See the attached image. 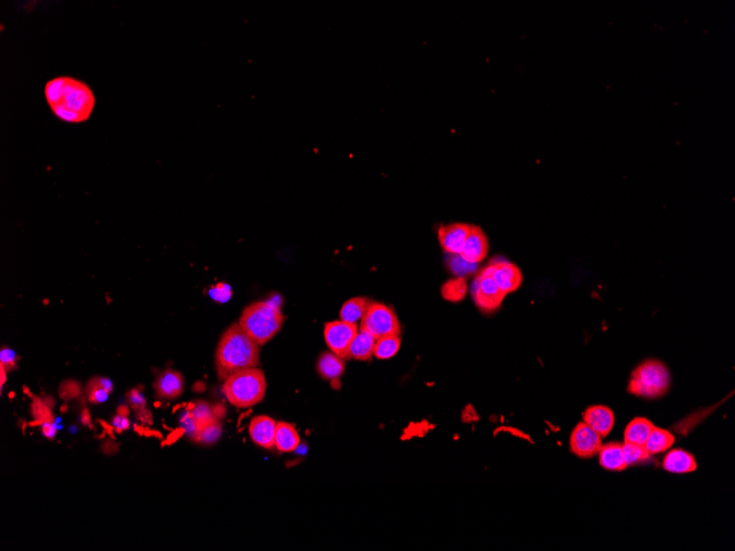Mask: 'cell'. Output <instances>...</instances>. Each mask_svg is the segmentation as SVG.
I'll return each mask as SVG.
<instances>
[{
	"instance_id": "1",
	"label": "cell",
	"mask_w": 735,
	"mask_h": 551,
	"mask_svg": "<svg viewBox=\"0 0 735 551\" xmlns=\"http://www.w3.org/2000/svg\"><path fill=\"white\" fill-rule=\"evenodd\" d=\"M45 95L54 115L65 123H84L95 108V96L90 87L71 76H60L49 81Z\"/></svg>"
},
{
	"instance_id": "2",
	"label": "cell",
	"mask_w": 735,
	"mask_h": 551,
	"mask_svg": "<svg viewBox=\"0 0 735 551\" xmlns=\"http://www.w3.org/2000/svg\"><path fill=\"white\" fill-rule=\"evenodd\" d=\"M259 344L253 342L239 324H232L223 333L216 349L215 363L219 378L225 381L241 370L260 364Z\"/></svg>"
},
{
	"instance_id": "3",
	"label": "cell",
	"mask_w": 735,
	"mask_h": 551,
	"mask_svg": "<svg viewBox=\"0 0 735 551\" xmlns=\"http://www.w3.org/2000/svg\"><path fill=\"white\" fill-rule=\"evenodd\" d=\"M284 320L286 317L274 303L257 302L243 309L238 324L253 342L263 346L281 331Z\"/></svg>"
},
{
	"instance_id": "4",
	"label": "cell",
	"mask_w": 735,
	"mask_h": 551,
	"mask_svg": "<svg viewBox=\"0 0 735 551\" xmlns=\"http://www.w3.org/2000/svg\"><path fill=\"white\" fill-rule=\"evenodd\" d=\"M221 389L232 405L237 409H248L264 398L266 376L262 370L258 368L241 370L228 376Z\"/></svg>"
},
{
	"instance_id": "5",
	"label": "cell",
	"mask_w": 735,
	"mask_h": 551,
	"mask_svg": "<svg viewBox=\"0 0 735 551\" xmlns=\"http://www.w3.org/2000/svg\"><path fill=\"white\" fill-rule=\"evenodd\" d=\"M671 374L665 364L647 360L633 371L629 392L645 398H660L669 391Z\"/></svg>"
},
{
	"instance_id": "6",
	"label": "cell",
	"mask_w": 735,
	"mask_h": 551,
	"mask_svg": "<svg viewBox=\"0 0 735 551\" xmlns=\"http://www.w3.org/2000/svg\"><path fill=\"white\" fill-rule=\"evenodd\" d=\"M360 331L371 335L375 340L386 336H401V325L397 313L381 303H370L361 319Z\"/></svg>"
},
{
	"instance_id": "7",
	"label": "cell",
	"mask_w": 735,
	"mask_h": 551,
	"mask_svg": "<svg viewBox=\"0 0 735 551\" xmlns=\"http://www.w3.org/2000/svg\"><path fill=\"white\" fill-rule=\"evenodd\" d=\"M471 294L475 305L482 311H495L498 309L506 295L495 284L488 268L481 272L473 283Z\"/></svg>"
},
{
	"instance_id": "8",
	"label": "cell",
	"mask_w": 735,
	"mask_h": 551,
	"mask_svg": "<svg viewBox=\"0 0 735 551\" xmlns=\"http://www.w3.org/2000/svg\"><path fill=\"white\" fill-rule=\"evenodd\" d=\"M358 331L357 324H350L344 320L326 322L324 328L325 342L332 353L344 360L349 359L350 346Z\"/></svg>"
},
{
	"instance_id": "9",
	"label": "cell",
	"mask_w": 735,
	"mask_h": 551,
	"mask_svg": "<svg viewBox=\"0 0 735 551\" xmlns=\"http://www.w3.org/2000/svg\"><path fill=\"white\" fill-rule=\"evenodd\" d=\"M602 447V437L584 423H579L571 436V449L580 458H591Z\"/></svg>"
},
{
	"instance_id": "10",
	"label": "cell",
	"mask_w": 735,
	"mask_h": 551,
	"mask_svg": "<svg viewBox=\"0 0 735 551\" xmlns=\"http://www.w3.org/2000/svg\"><path fill=\"white\" fill-rule=\"evenodd\" d=\"M490 274L495 280V284L506 294L516 291L522 285V272L515 264L506 260H495L489 266Z\"/></svg>"
},
{
	"instance_id": "11",
	"label": "cell",
	"mask_w": 735,
	"mask_h": 551,
	"mask_svg": "<svg viewBox=\"0 0 735 551\" xmlns=\"http://www.w3.org/2000/svg\"><path fill=\"white\" fill-rule=\"evenodd\" d=\"M488 252H489V241L486 238V233L482 231L480 227L470 225L469 233L459 255L470 264H478L486 257Z\"/></svg>"
},
{
	"instance_id": "12",
	"label": "cell",
	"mask_w": 735,
	"mask_h": 551,
	"mask_svg": "<svg viewBox=\"0 0 735 551\" xmlns=\"http://www.w3.org/2000/svg\"><path fill=\"white\" fill-rule=\"evenodd\" d=\"M470 231V225L451 224L440 226L438 229L439 244L450 255H460Z\"/></svg>"
},
{
	"instance_id": "13",
	"label": "cell",
	"mask_w": 735,
	"mask_h": 551,
	"mask_svg": "<svg viewBox=\"0 0 735 551\" xmlns=\"http://www.w3.org/2000/svg\"><path fill=\"white\" fill-rule=\"evenodd\" d=\"M275 431L277 423L271 417L266 415L255 417L249 425V435L252 441L268 450L275 447Z\"/></svg>"
},
{
	"instance_id": "14",
	"label": "cell",
	"mask_w": 735,
	"mask_h": 551,
	"mask_svg": "<svg viewBox=\"0 0 735 551\" xmlns=\"http://www.w3.org/2000/svg\"><path fill=\"white\" fill-rule=\"evenodd\" d=\"M184 379L181 373L166 370L154 382V389L161 400H175L184 392Z\"/></svg>"
},
{
	"instance_id": "15",
	"label": "cell",
	"mask_w": 735,
	"mask_h": 551,
	"mask_svg": "<svg viewBox=\"0 0 735 551\" xmlns=\"http://www.w3.org/2000/svg\"><path fill=\"white\" fill-rule=\"evenodd\" d=\"M614 414L607 406H591L584 411V423L601 437H607L614 426Z\"/></svg>"
},
{
	"instance_id": "16",
	"label": "cell",
	"mask_w": 735,
	"mask_h": 551,
	"mask_svg": "<svg viewBox=\"0 0 735 551\" xmlns=\"http://www.w3.org/2000/svg\"><path fill=\"white\" fill-rule=\"evenodd\" d=\"M662 467L671 473H689L696 470L697 463L690 453L676 449L666 454L662 461Z\"/></svg>"
},
{
	"instance_id": "17",
	"label": "cell",
	"mask_w": 735,
	"mask_h": 551,
	"mask_svg": "<svg viewBox=\"0 0 735 551\" xmlns=\"http://www.w3.org/2000/svg\"><path fill=\"white\" fill-rule=\"evenodd\" d=\"M599 461L602 467L610 471H622L627 467L624 460L622 445L618 442H610L602 446L599 451Z\"/></svg>"
},
{
	"instance_id": "18",
	"label": "cell",
	"mask_w": 735,
	"mask_h": 551,
	"mask_svg": "<svg viewBox=\"0 0 735 551\" xmlns=\"http://www.w3.org/2000/svg\"><path fill=\"white\" fill-rule=\"evenodd\" d=\"M299 442L301 439H299V433L297 429L294 428L293 425L286 422L277 423L274 444L279 452H293L297 450Z\"/></svg>"
},
{
	"instance_id": "19",
	"label": "cell",
	"mask_w": 735,
	"mask_h": 551,
	"mask_svg": "<svg viewBox=\"0 0 735 551\" xmlns=\"http://www.w3.org/2000/svg\"><path fill=\"white\" fill-rule=\"evenodd\" d=\"M317 371L325 380H337L345 371L344 359L334 353H322L317 361Z\"/></svg>"
},
{
	"instance_id": "20",
	"label": "cell",
	"mask_w": 735,
	"mask_h": 551,
	"mask_svg": "<svg viewBox=\"0 0 735 551\" xmlns=\"http://www.w3.org/2000/svg\"><path fill=\"white\" fill-rule=\"evenodd\" d=\"M654 428L655 426L649 420L643 417H638L626 427L624 439L627 444L644 446Z\"/></svg>"
},
{
	"instance_id": "21",
	"label": "cell",
	"mask_w": 735,
	"mask_h": 551,
	"mask_svg": "<svg viewBox=\"0 0 735 551\" xmlns=\"http://www.w3.org/2000/svg\"><path fill=\"white\" fill-rule=\"evenodd\" d=\"M375 339L359 329L353 344L350 346L349 359H356L360 361H368L373 357L375 353Z\"/></svg>"
},
{
	"instance_id": "22",
	"label": "cell",
	"mask_w": 735,
	"mask_h": 551,
	"mask_svg": "<svg viewBox=\"0 0 735 551\" xmlns=\"http://www.w3.org/2000/svg\"><path fill=\"white\" fill-rule=\"evenodd\" d=\"M188 411L190 413V417H192V420H193L197 433L219 420V417L216 415L215 409H214L213 406L207 403V402H203V400H199V402L192 404Z\"/></svg>"
},
{
	"instance_id": "23",
	"label": "cell",
	"mask_w": 735,
	"mask_h": 551,
	"mask_svg": "<svg viewBox=\"0 0 735 551\" xmlns=\"http://www.w3.org/2000/svg\"><path fill=\"white\" fill-rule=\"evenodd\" d=\"M112 389L114 385L110 379L95 376L87 382L85 394L90 403L98 405L108 400Z\"/></svg>"
},
{
	"instance_id": "24",
	"label": "cell",
	"mask_w": 735,
	"mask_h": 551,
	"mask_svg": "<svg viewBox=\"0 0 735 551\" xmlns=\"http://www.w3.org/2000/svg\"><path fill=\"white\" fill-rule=\"evenodd\" d=\"M370 303L371 302L366 297H355V298L347 300L341 307L340 313H339L340 320L350 322V324H357V322L364 317Z\"/></svg>"
},
{
	"instance_id": "25",
	"label": "cell",
	"mask_w": 735,
	"mask_h": 551,
	"mask_svg": "<svg viewBox=\"0 0 735 551\" xmlns=\"http://www.w3.org/2000/svg\"><path fill=\"white\" fill-rule=\"evenodd\" d=\"M674 436L669 431L655 427L649 435V439L646 440L644 447L651 456L669 450V448L674 445Z\"/></svg>"
},
{
	"instance_id": "26",
	"label": "cell",
	"mask_w": 735,
	"mask_h": 551,
	"mask_svg": "<svg viewBox=\"0 0 735 551\" xmlns=\"http://www.w3.org/2000/svg\"><path fill=\"white\" fill-rule=\"evenodd\" d=\"M467 294V283L464 277H456L447 281L442 287V295L445 300L451 303L462 302Z\"/></svg>"
},
{
	"instance_id": "27",
	"label": "cell",
	"mask_w": 735,
	"mask_h": 551,
	"mask_svg": "<svg viewBox=\"0 0 735 551\" xmlns=\"http://www.w3.org/2000/svg\"><path fill=\"white\" fill-rule=\"evenodd\" d=\"M401 347V336H386L375 340V358L390 359L395 357Z\"/></svg>"
},
{
	"instance_id": "28",
	"label": "cell",
	"mask_w": 735,
	"mask_h": 551,
	"mask_svg": "<svg viewBox=\"0 0 735 551\" xmlns=\"http://www.w3.org/2000/svg\"><path fill=\"white\" fill-rule=\"evenodd\" d=\"M31 414L34 420H40L42 424L54 423V415L52 407L47 400L34 396L31 404Z\"/></svg>"
},
{
	"instance_id": "29",
	"label": "cell",
	"mask_w": 735,
	"mask_h": 551,
	"mask_svg": "<svg viewBox=\"0 0 735 551\" xmlns=\"http://www.w3.org/2000/svg\"><path fill=\"white\" fill-rule=\"evenodd\" d=\"M622 450H623L624 460H625L627 467L636 465L638 462L644 461V460H647L651 457V454L646 451L644 446L625 442L624 445H622Z\"/></svg>"
},
{
	"instance_id": "30",
	"label": "cell",
	"mask_w": 735,
	"mask_h": 551,
	"mask_svg": "<svg viewBox=\"0 0 735 551\" xmlns=\"http://www.w3.org/2000/svg\"><path fill=\"white\" fill-rule=\"evenodd\" d=\"M221 434H223V427L217 420L216 423L212 424V425L208 426L203 431H199L192 440L196 444H201V445H214L215 442L221 439Z\"/></svg>"
},
{
	"instance_id": "31",
	"label": "cell",
	"mask_w": 735,
	"mask_h": 551,
	"mask_svg": "<svg viewBox=\"0 0 735 551\" xmlns=\"http://www.w3.org/2000/svg\"><path fill=\"white\" fill-rule=\"evenodd\" d=\"M475 266L477 264H470L459 255H453L449 261L450 270L453 272V274L458 275V277H464V275L475 271Z\"/></svg>"
},
{
	"instance_id": "32",
	"label": "cell",
	"mask_w": 735,
	"mask_h": 551,
	"mask_svg": "<svg viewBox=\"0 0 735 551\" xmlns=\"http://www.w3.org/2000/svg\"><path fill=\"white\" fill-rule=\"evenodd\" d=\"M81 385L76 381H65L60 386V396L62 400H71L79 398Z\"/></svg>"
},
{
	"instance_id": "33",
	"label": "cell",
	"mask_w": 735,
	"mask_h": 551,
	"mask_svg": "<svg viewBox=\"0 0 735 551\" xmlns=\"http://www.w3.org/2000/svg\"><path fill=\"white\" fill-rule=\"evenodd\" d=\"M232 288L228 284L225 283H219L216 284L215 286L210 288V295L214 300L219 303H226L230 300L232 297Z\"/></svg>"
},
{
	"instance_id": "34",
	"label": "cell",
	"mask_w": 735,
	"mask_h": 551,
	"mask_svg": "<svg viewBox=\"0 0 735 551\" xmlns=\"http://www.w3.org/2000/svg\"><path fill=\"white\" fill-rule=\"evenodd\" d=\"M126 398L127 400H128V403L130 404V407H132L136 413H137V411H142V409H145L147 407L146 398H145V396L141 394V392H140L138 389H130L126 394Z\"/></svg>"
},
{
	"instance_id": "35",
	"label": "cell",
	"mask_w": 735,
	"mask_h": 551,
	"mask_svg": "<svg viewBox=\"0 0 735 551\" xmlns=\"http://www.w3.org/2000/svg\"><path fill=\"white\" fill-rule=\"evenodd\" d=\"M0 363L1 367L5 368L7 371H12V370L16 369L17 363H16V353L8 348H3L1 353H0Z\"/></svg>"
},
{
	"instance_id": "36",
	"label": "cell",
	"mask_w": 735,
	"mask_h": 551,
	"mask_svg": "<svg viewBox=\"0 0 735 551\" xmlns=\"http://www.w3.org/2000/svg\"><path fill=\"white\" fill-rule=\"evenodd\" d=\"M112 426L115 427V431L117 434H121L123 431H128L130 428V420H128V417L116 415L112 418Z\"/></svg>"
},
{
	"instance_id": "37",
	"label": "cell",
	"mask_w": 735,
	"mask_h": 551,
	"mask_svg": "<svg viewBox=\"0 0 735 551\" xmlns=\"http://www.w3.org/2000/svg\"><path fill=\"white\" fill-rule=\"evenodd\" d=\"M181 424H182V428L184 429L185 433L190 435L192 437V439H193L194 437L197 434V431H196L195 425H194L193 420H192V417H190L188 411L183 416Z\"/></svg>"
},
{
	"instance_id": "38",
	"label": "cell",
	"mask_w": 735,
	"mask_h": 551,
	"mask_svg": "<svg viewBox=\"0 0 735 551\" xmlns=\"http://www.w3.org/2000/svg\"><path fill=\"white\" fill-rule=\"evenodd\" d=\"M56 431H58V427H56L54 423H47L42 425V434L45 438L48 439L53 440L55 438Z\"/></svg>"
},
{
	"instance_id": "39",
	"label": "cell",
	"mask_w": 735,
	"mask_h": 551,
	"mask_svg": "<svg viewBox=\"0 0 735 551\" xmlns=\"http://www.w3.org/2000/svg\"><path fill=\"white\" fill-rule=\"evenodd\" d=\"M137 418L140 422H142L143 424H148V425H152V414L151 411L145 409L142 411H137Z\"/></svg>"
},
{
	"instance_id": "40",
	"label": "cell",
	"mask_w": 735,
	"mask_h": 551,
	"mask_svg": "<svg viewBox=\"0 0 735 551\" xmlns=\"http://www.w3.org/2000/svg\"><path fill=\"white\" fill-rule=\"evenodd\" d=\"M81 420L82 423L84 424V425L88 426L90 428H92V423H90V411H88V409H83V411H82L81 415Z\"/></svg>"
},
{
	"instance_id": "41",
	"label": "cell",
	"mask_w": 735,
	"mask_h": 551,
	"mask_svg": "<svg viewBox=\"0 0 735 551\" xmlns=\"http://www.w3.org/2000/svg\"><path fill=\"white\" fill-rule=\"evenodd\" d=\"M97 422L103 426V431H106L107 434L110 435L112 439H115V436H114L115 427H114V426H110V424H107L106 422H103V420H98Z\"/></svg>"
},
{
	"instance_id": "42",
	"label": "cell",
	"mask_w": 735,
	"mask_h": 551,
	"mask_svg": "<svg viewBox=\"0 0 735 551\" xmlns=\"http://www.w3.org/2000/svg\"><path fill=\"white\" fill-rule=\"evenodd\" d=\"M129 413H130V411H129V409L128 407H127V406L123 405L119 406V407H118L117 415H121V416L123 417H128Z\"/></svg>"
},
{
	"instance_id": "43",
	"label": "cell",
	"mask_w": 735,
	"mask_h": 551,
	"mask_svg": "<svg viewBox=\"0 0 735 551\" xmlns=\"http://www.w3.org/2000/svg\"><path fill=\"white\" fill-rule=\"evenodd\" d=\"M0 371H1V386H3V384H5V382H6V375L8 371H7L5 368L1 367V366H0Z\"/></svg>"
},
{
	"instance_id": "44",
	"label": "cell",
	"mask_w": 735,
	"mask_h": 551,
	"mask_svg": "<svg viewBox=\"0 0 735 551\" xmlns=\"http://www.w3.org/2000/svg\"><path fill=\"white\" fill-rule=\"evenodd\" d=\"M134 431H137L138 434H139L140 436H142V435H145V431H146V428H145L143 426H136V427H134Z\"/></svg>"
},
{
	"instance_id": "45",
	"label": "cell",
	"mask_w": 735,
	"mask_h": 551,
	"mask_svg": "<svg viewBox=\"0 0 735 551\" xmlns=\"http://www.w3.org/2000/svg\"><path fill=\"white\" fill-rule=\"evenodd\" d=\"M29 425L32 426V427H34V426H42L43 424L41 423V422H40V420H34V422H31V423L29 424Z\"/></svg>"
},
{
	"instance_id": "46",
	"label": "cell",
	"mask_w": 735,
	"mask_h": 551,
	"mask_svg": "<svg viewBox=\"0 0 735 551\" xmlns=\"http://www.w3.org/2000/svg\"><path fill=\"white\" fill-rule=\"evenodd\" d=\"M61 411H63V413H65V411H66V406H63V407H62Z\"/></svg>"
}]
</instances>
